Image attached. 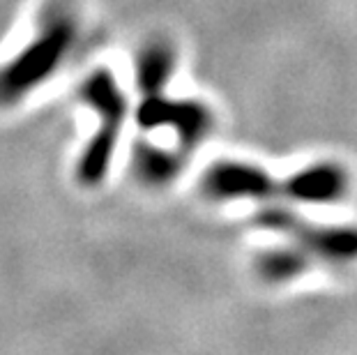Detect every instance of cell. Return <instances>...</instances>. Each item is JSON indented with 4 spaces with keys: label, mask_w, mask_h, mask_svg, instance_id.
I'll return each mask as SVG.
<instances>
[{
    "label": "cell",
    "mask_w": 357,
    "mask_h": 355,
    "mask_svg": "<svg viewBox=\"0 0 357 355\" xmlns=\"http://www.w3.org/2000/svg\"><path fill=\"white\" fill-rule=\"evenodd\" d=\"M77 40V19L70 7L53 3L42 12L37 33L17 58L0 67V107L19 102L30 90L40 88L63 65Z\"/></svg>",
    "instance_id": "obj_1"
},
{
    "label": "cell",
    "mask_w": 357,
    "mask_h": 355,
    "mask_svg": "<svg viewBox=\"0 0 357 355\" xmlns=\"http://www.w3.org/2000/svg\"><path fill=\"white\" fill-rule=\"evenodd\" d=\"M81 100L97 111L100 127L83 150L77 164V178L81 180V185L95 187L106 178L113 155H116L120 127L127 118V97L118 88V81L109 70H97L83 81Z\"/></svg>",
    "instance_id": "obj_2"
},
{
    "label": "cell",
    "mask_w": 357,
    "mask_h": 355,
    "mask_svg": "<svg viewBox=\"0 0 357 355\" xmlns=\"http://www.w3.org/2000/svg\"><path fill=\"white\" fill-rule=\"evenodd\" d=\"M256 224L265 231L291 238L314 259L330 263L357 261V226H323L307 222L293 210L265 208L256 215Z\"/></svg>",
    "instance_id": "obj_3"
},
{
    "label": "cell",
    "mask_w": 357,
    "mask_h": 355,
    "mask_svg": "<svg viewBox=\"0 0 357 355\" xmlns=\"http://www.w3.org/2000/svg\"><path fill=\"white\" fill-rule=\"evenodd\" d=\"M143 130H173L185 148L196 146L212 127V113L196 100H169L162 90L146 93L136 111Z\"/></svg>",
    "instance_id": "obj_4"
},
{
    "label": "cell",
    "mask_w": 357,
    "mask_h": 355,
    "mask_svg": "<svg viewBox=\"0 0 357 355\" xmlns=\"http://www.w3.org/2000/svg\"><path fill=\"white\" fill-rule=\"evenodd\" d=\"M203 190L208 196L219 201H268L275 196H284L286 180L270 176L263 166L224 160L208 169L203 178Z\"/></svg>",
    "instance_id": "obj_5"
},
{
    "label": "cell",
    "mask_w": 357,
    "mask_h": 355,
    "mask_svg": "<svg viewBox=\"0 0 357 355\" xmlns=\"http://www.w3.org/2000/svg\"><path fill=\"white\" fill-rule=\"evenodd\" d=\"M348 190V173L334 162H316L286 180L284 196L298 203H332Z\"/></svg>",
    "instance_id": "obj_6"
},
{
    "label": "cell",
    "mask_w": 357,
    "mask_h": 355,
    "mask_svg": "<svg viewBox=\"0 0 357 355\" xmlns=\"http://www.w3.org/2000/svg\"><path fill=\"white\" fill-rule=\"evenodd\" d=\"M314 256L302 247H281V249H268L256 259V270L265 282H288L300 275H305L307 270L314 266Z\"/></svg>",
    "instance_id": "obj_7"
},
{
    "label": "cell",
    "mask_w": 357,
    "mask_h": 355,
    "mask_svg": "<svg viewBox=\"0 0 357 355\" xmlns=\"http://www.w3.org/2000/svg\"><path fill=\"white\" fill-rule=\"evenodd\" d=\"M173 63H176V56H173L171 47H166L162 42L143 49L139 65H136V83H139L141 93L146 95L164 90L173 72Z\"/></svg>",
    "instance_id": "obj_8"
},
{
    "label": "cell",
    "mask_w": 357,
    "mask_h": 355,
    "mask_svg": "<svg viewBox=\"0 0 357 355\" xmlns=\"http://www.w3.org/2000/svg\"><path fill=\"white\" fill-rule=\"evenodd\" d=\"M136 173L146 180L148 185H164L178 176L182 169V153L162 150L153 146H139L134 153Z\"/></svg>",
    "instance_id": "obj_9"
}]
</instances>
